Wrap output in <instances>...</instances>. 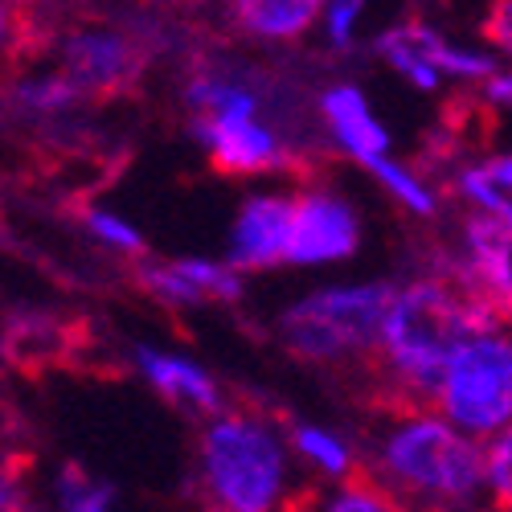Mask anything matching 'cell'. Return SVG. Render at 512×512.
Listing matches in <instances>:
<instances>
[{
    "label": "cell",
    "instance_id": "obj_16",
    "mask_svg": "<svg viewBox=\"0 0 512 512\" xmlns=\"http://www.w3.org/2000/svg\"><path fill=\"white\" fill-rule=\"evenodd\" d=\"M279 512H406V508L377 476L353 467V476L345 480V488L336 496H320L316 488H300L291 500H283Z\"/></svg>",
    "mask_w": 512,
    "mask_h": 512
},
{
    "label": "cell",
    "instance_id": "obj_3",
    "mask_svg": "<svg viewBox=\"0 0 512 512\" xmlns=\"http://www.w3.org/2000/svg\"><path fill=\"white\" fill-rule=\"evenodd\" d=\"M287 463L271 426L222 414L201 435V484L209 512H279Z\"/></svg>",
    "mask_w": 512,
    "mask_h": 512
},
{
    "label": "cell",
    "instance_id": "obj_13",
    "mask_svg": "<svg viewBox=\"0 0 512 512\" xmlns=\"http://www.w3.org/2000/svg\"><path fill=\"white\" fill-rule=\"evenodd\" d=\"M320 111H324V123H328L332 140L345 148L357 164H369V160L386 156L390 132L373 119V111H369V103H365V95L357 87H332V91H324Z\"/></svg>",
    "mask_w": 512,
    "mask_h": 512
},
{
    "label": "cell",
    "instance_id": "obj_25",
    "mask_svg": "<svg viewBox=\"0 0 512 512\" xmlns=\"http://www.w3.org/2000/svg\"><path fill=\"white\" fill-rule=\"evenodd\" d=\"M361 9H365V0H332L328 5V41L336 50H353Z\"/></svg>",
    "mask_w": 512,
    "mask_h": 512
},
{
    "label": "cell",
    "instance_id": "obj_7",
    "mask_svg": "<svg viewBox=\"0 0 512 512\" xmlns=\"http://www.w3.org/2000/svg\"><path fill=\"white\" fill-rule=\"evenodd\" d=\"M193 136L205 144L209 164L222 177H254L287 164L283 140L259 123V115H201Z\"/></svg>",
    "mask_w": 512,
    "mask_h": 512
},
{
    "label": "cell",
    "instance_id": "obj_23",
    "mask_svg": "<svg viewBox=\"0 0 512 512\" xmlns=\"http://www.w3.org/2000/svg\"><path fill=\"white\" fill-rule=\"evenodd\" d=\"M488 492L496 512H512V422L488 451Z\"/></svg>",
    "mask_w": 512,
    "mask_h": 512
},
{
    "label": "cell",
    "instance_id": "obj_20",
    "mask_svg": "<svg viewBox=\"0 0 512 512\" xmlns=\"http://www.w3.org/2000/svg\"><path fill=\"white\" fill-rule=\"evenodd\" d=\"M295 447H300V455L312 459L324 476H332V480L353 476V451L345 447V439H336L324 426H300V431H295Z\"/></svg>",
    "mask_w": 512,
    "mask_h": 512
},
{
    "label": "cell",
    "instance_id": "obj_27",
    "mask_svg": "<svg viewBox=\"0 0 512 512\" xmlns=\"http://www.w3.org/2000/svg\"><path fill=\"white\" fill-rule=\"evenodd\" d=\"M488 99L512 107V74H492L488 78Z\"/></svg>",
    "mask_w": 512,
    "mask_h": 512
},
{
    "label": "cell",
    "instance_id": "obj_21",
    "mask_svg": "<svg viewBox=\"0 0 512 512\" xmlns=\"http://www.w3.org/2000/svg\"><path fill=\"white\" fill-rule=\"evenodd\" d=\"M365 168L381 181V189H390L410 213H422V218H426V213H435V193L426 189L406 164H394L390 156H381V160H369Z\"/></svg>",
    "mask_w": 512,
    "mask_h": 512
},
{
    "label": "cell",
    "instance_id": "obj_1",
    "mask_svg": "<svg viewBox=\"0 0 512 512\" xmlns=\"http://www.w3.org/2000/svg\"><path fill=\"white\" fill-rule=\"evenodd\" d=\"M496 324L500 320L455 271L447 279H418L402 287L390 304L386 328H381V353L398 377L394 390L410 402L439 394L451 357L472 336H484Z\"/></svg>",
    "mask_w": 512,
    "mask_h": 512
},
{
    "label": "cell",
    "instance_id": "obj_18",
    "mask_svg": "<svg viewBox=\"0 0 512 512\" xmlns=\"http://www.w3.org/2000/svg\"><path fill=\"white\" fill-rule=\"evenodd\" d=\"M459 189L484 213H496V218L512 222V156H496L480 168H467L459 177Z\"/></svg>",
    "mask_w": 512,
    "mask_h": 512
},
{
    "label": "cell",
    "instance_id": "obj_26",
    "mask_svg": "<svg viewBox=\"0 0 512 512\" xmlns=\"http://www.w3.org/2000/svg\"><path fill=\"white\" fill-rule=\"evenodd\" d=\"M484 37L500 54L512 58V0H492V9L484 17Z\"/></svg>",
    "mask_w": 512,
    "mask_h": 512
},
{
    "label": "cell",
    "instance_id": "obj_4",
    "mask_svg": "<svg viewBox=\"0 0 512 512\" xmlns=\"http://www.w3.org/2000/svg\"><path fill=\"white\" fill-rule=\"evenodd\" d=\"M398 287L394 283H357V287H324L304 300H295L279 316L283 345L304 361H349L381 345L390 304Z\"/></svg>",
    "mask_w": 512,
    "mask_h": 512
},
{
    "label": "cell",
    "instance_id": "obj_17",
    "mask_svg": "<svg viewBox=\"0 0 512 512\" xmlns=\"http://www.w3.org/2000/svg\"><path fill=\"white\" fill-rule=\"evenodd\" d=\"M377 54L386 58L402 78H410L418 91H439L443 74L431 66L422 50V37H418V21H406V25H394L377 37Z\"/></svg>",
    "mask_w": 512,
    "mask_h": 512
},
{
    "label": "cell",
    "instance_id": "obj_8",
    "mask_svg": "<svg viewBox=\"0 0 512 512\" xmlns=\"http://www.w3.org/2000/svg\"><path fill=\"white\" fill-rule=\"evenodd\" d=\"M467 263L455 275L472 287L496 320H512V222L496 213H476L463 226Z\"/></svg>",
    "mask_w": 512,
    "mask_h": 512
},
{
    "label": "cell",
    "instance_id": "obj_28",
    "mask_svg": "<svg viewBox=\"0 0 512 512\" xmlns=\"http://www.w3.org/2000/svg\"><path fill=\"white\" fill-rule=\"evenodd\" d=\"M9 504H13V492H9L5 480H0V512H9Z\"/></svg>",
    "mask_w": 512,
    "mask_h": 512
},
{
    "label": "cell",
    "instance_id": "obj_12",
    "mask_svg": "<svg viewBox=\"0 0 512 512\" xmlns=\"http://www.w3.org/2000/svg\"><path fill=\"white\" fill-rule=\"evenodd\" d=\"M74 345H78V324L46 316V312H21V316H13L5 336H0L5 361L25 369V373H41V369L66 365Z\"/></svg>",
    "mask_w": 512,
    "mask_h": 512
},
{
    "label": "cell",
    "instance_id": "obj_10",
    "mask_svg": "<svg viewBox=\"0 0 512 512\" xmlns=\"http://www.w3.org/2000/svg\"><path fill=\"white\" fill-rule=\"evenodd\" d=\"M140 70H144V54L132 41L107 29H91V33L70 37L62 74L82 95H115L123 87H132Z\"/></svg>",
    "mask_w": 512,
    "mask_h": 512
},
{
    "label": "cell",
    "instance_id": "obj_9",
    "mask_svg": "<svg viewBox=\"0 0 512 512\" xmlns=\"http://www.w3.org/2000/svg\"><path fill=\"white\" fill-rule=\"evenodd\" d=\"M291 218H295V197L259 193L242 201L238 222L230 230V250H226L230 267L242 275V271H267V267L287 263Z\"/></svg>",
    "mask_w": 512,
    "mask_h": 512
},
{
    "label": "cell",
    "instance_id": "obj_22",
    "mask_svg": "<svg viewBox=\"0 0 512 512\" xmlns=\"http://www.w3.org/2000/svg\"><path fill=\"white\" fill-rule=\"evenodd\" d=\"M17 99L29 107V111H66L82 99V91L66 74H50V78H33V82H21L17 87Z\"/></svg>",
    "mask_w": 512,
    "mask_h": 512
},
{
    "label": "cell",
    "instance_id": "obj_19",
    "mask_svg": "<svg viewBox=\"0 0 512 512\" xmlns=\"http://www.w3.org/2000/svg\"><path fill=\"white\" fill-rule=\"evenodd\" d=\"M54 492H58L62 512H111V500H115V488L107 480L91 476L87 467H78V463L62 467Z\"/></svg>",
    "mask_w": 512,
    "mask_h": 512
},
{
    "label": "cell",
    "instance_id": "obj_5",
    "mask_svg": "<svg viewBox=\"0 0 512 512\" xmlns=\"http://www.w3.org/2000/svg\"><path fill=\"white\" fill-rule=\"evenodd\" d=\"M439 406L467 435H492L512 422V336H472L439 381Z\"/></svg>",
    "mask_w": 512,
    "mask_h": 512
},
{
    "label": "cell",
    "instance_id": "obj_15",
    "mask_svg": "<svg viewBox=\"0 0 512 512\" xmlns=\"http://www.w3.org/2000/svg\"><path fill=\"white\" fill-rule=\"evenodd\" d=\"M324 0H230L234 21L263 41H295L312 29Z\"/></svg>",
    "mask_w": 512,
    "mask_h": 512
},
{
    "label": "cell",
    "instance_id": "obj_6",
    "mask_svg": "<svg viewBox=\"0 0 512 512\" xmlns=\"http://www.w3.org/2000/svg\"><path fill=\"white\" fill-rule=\"evenodd\" d=\"M357 246H361V222L349 209V201H340L336 193H324V189L295 197L287 263L295 267L340 263V259H353Z\"/></svg>",
    "mask_w": 512,
    "mask_h": 512
},
{
    "label": "cell",
    "instance_id": "obj_11",
    "mask_svg": "<svg viewBox=\"0 0 512 512\" xmlns=\"http://www.w3.org/2000/svg\"><path fill=\"white\" fill-rule=\"evenodd\" d=\"M140 283L152 300L168 308H201V304H238L242 275L230 263L209 259H181V263H152L140 267Z\"/></svg>",
    "mask_w": 512,
    "mask_h": 512
},
{
    "label": "cell",
    "instance_id": "obj_14",
    "mask_svg": "<svg viewBox=\"0 0 512 512\" xmlns=\"http://www.w3.org/2000/svg\"><path fill=\"white\" fill-rule=\"evenodd\" d=\"M136 361L168 402L197 410V414H222V390L201 365L173 357V353H156V349H136Z\"/></svg>",
    "mask_w": 512,
    "mask_h": 512
},
{
    "label": "cell",
    "instance_id": "obj_2",
    "mask_svg": "<svg viewBox=\"0 0 512 512\" xmlns=\"http://www.w3.org/2000/svg\"><path fill=\"white\" fill-rule=\"evenodd\" d=\"M373 406H386L394 414V422L377 443V480L394 496L410 492V500L426 504H463L488 484V459L476 447V439H467L459 426L426 414L422 406L398 394L377 398Z\"/></svg>",
    "mask_w": 512,
    "mask_h": 512
},
{
    "label": "cell",
    "instance_id": "obj_24",
    "mask_svg": "<svg viewBox=\"0 0 512 512\" xmlns=\"http://www.w3.org/2000/svg\"><path fill=\"white\" fill-rule=\"evenodd\" d=\"M87 226H91V234L95 238H103L107 246H115V250H127V254H140L144 250V238L127 226V222H119L115 213H107V209H91L87 213Z\"/></svg>",
    "mask_w": 512,
    "mask_h": 512
}]
</instances>
